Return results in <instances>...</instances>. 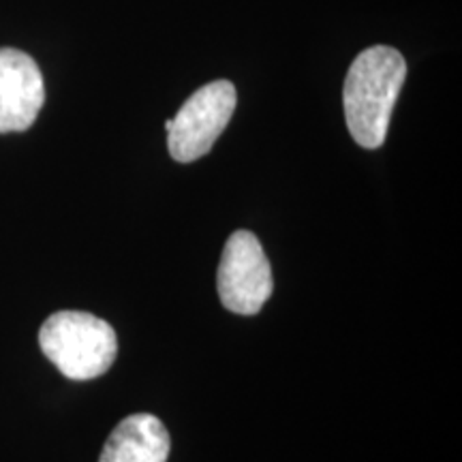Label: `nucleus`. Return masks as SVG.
Here are the masks:
<instances>
[{
	"label": "nucleus",
	"instance_id": "1",
	"mask_svg": "<svg viewBox=\"0 0 462 462\" xmlns=\"http://www.w3.org/2000/svg\"><path fill=\"white\" fill-rule=\"evenodd\" d=\"M404 78L407 62L390 45H373L351 62L345 78L343 106L346 129L362 148L377 150L385 142Z\"/></svg>",
	"mask_w": 462,
	"mask_h": 462
},
{
	"label": "nucleus",
	"instance_id": "2",
	"mask_svg": "<svg viewBox=\"0 0 462 462\" xmlns=\"http://www.w3.org/2000/svg\"><path fill=\"white\" fill-rule=\"evenodd\" d=\"M43 356L73 381L106 374L118 354V338L106 319L84 310H58L39 330Z\"/></svg>",
	"mask_w": 462,
	"mask_h": 462
},
{
	"label": "nucleus",
	"instance_id": "3",
	"mask_svg": "<svg viewBox=\"0 0 462 462\" xmlns=\"http://www.w3.org/2000/svg\"><path fill=\"white\" fill-rule=\"evenodd\" d=\"M236 86L217 79L201 86L184 101L167 129V146L178 163H193L210 152L236 112Z\"/></svg>",
	"mask_w": 462,
	"mask_h": 462
},
{
	"label": "nucleus",
	"instance_id": "4",
	"mask_svg": "<svg viewBox=\"0 0 462 462\" xmlns=\"http://www.w3.org/2000/svg\"><path fill=\"white\" fill-rule=\"evenodd\" d=\"M221 302L236 315H257L273 296V268L257 236L240 229L229 236L218 265Z\"/></svg>",
	"mask_w": 462,
	"mask_h": 462
},
{
	"label": "nucleus",
	"instance_id": "5",
	"mask_svg": "<svg viewBox=\"0 0 462 462\" xmlns=\"http://www.w3.org/2000/svg\"><path fill=\"white\" fill-rule=\"evenodd\" d=\"M45 101L43 75L26 51L0 48V133L31 129Z\"/></svg>",
	"mask_w": 462,
	"mask_h": 462
},
{
	"label": "nucleus",
	"instance_id": "6",
	"mask_svg": "<svg viewBox=\"0 0 462 462\" xmlns=\"http://www.w3.org/2000/svg\"><path fill=\"white\" fill-rule=\"evenodd\" d=\"M170 432L157 415L135 413L120 421L107 437L99 462H167Z\"/></svg>",
	"mask_w": 462,
	"mask_h": 462
}]
</instances>
